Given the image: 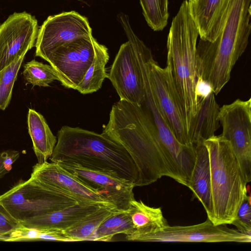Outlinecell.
Here are the masks:
<instances>
[{
  "label": "cell",
  "mask_w": 251,
  "mask_h": 251,
  "mask_svg": "<svg viewBox=\"0 0 251 251\" xmlns=\"http://www.w3.org/2000/svg\"><path fill=\"white\" fill-rule=\"evenodd\" d=\"M213 92L198 99V110L194 119L189 138L190 143L195 146L203 143L215 135L220 124L218 120L220 107Z\"/></svg>",
  "instance_id": "44dd1931"
},
{
  "label": "cell",
  "mask_w": 251,
  "mask_h": 251,
  "mask_svg": "<svg viewBox=\"0 0 251 251\" xmlns=\"http://www.w3.org/2000/svg\"><path fill=\"white\" fill-rule=\"evenodd\" d=\"M142 13L148 25L154 31L162 30L169 17L168 0H139Z\"/></svg>",
  "instance_id": "484cf974"
},
{
  "label": "cell",
  "mask_w": 251,
  "mask_h": 251,
  "mask_svg": "<svg viewBox=\"0 0 251 251\" xmlns=\"http://www.w3.org/2000/svg\"><path fill=\"white\" fill-rule=\"evenodd\" d=\"M196 160L187 187L193 194V199H198L202 204L211 220L212 203L210 186V168L209 154L203 143L195 146Z\"/></svg>",
  "instance_id": "ffe728a7"
},
{
  "label": "cell",
  "mask_w": 251,
  "mask_h": 251,
  "mask_svg": "<svg viewBox=\"0 0 251 251\" xmlns=\"http://www.w3.org/2000/svg\"><path fill=\"white\" fill-rule=\"evenodd\" d=\"M129 40L135 50L143 76L145 96L142 104L153 121L160 136L171 150L183 159L194 162L195 146L182 145L176 139L152 88L147 65V58L152 53L151 50L136 35H131Z\"/></svg>",
  "instance_id": "8fae6325"
},
{
  "label": "cell",
  "mask_w": 251,
  "mask_h": 251,
  "mask_svg": "<svg viewBox=\"0 0 251 251\" xmlns=\"http://www.w3.org/2000/svg\"><path fill=\"white\" fill-rule=\"evenodd\" d=\"M100 44L93 36L78 39L58 47L43 59L55 71L63 86L76 90Z\"/></svg>",
  "instance_id": "ba28073f"
},
{
  "label": "cell",
  "mask_w": 251,
  "mask_h": 251,
  "mask_svg": "<svg viewBox=\"0 0 251 251\" xmlns=\"http://www.w3.org/2000/svg\"><path fill=\"white\" fill-rule=\"evenodd\" d=\"M78 202L75 199L47 188L31 177L19 181L0 195V203L20 223Z\"/></svg>",
  "instance_id": "8992f818"
},
{
  "label": "cell",
  "mask_w": 251,
  "mask_h": 251,
  "mask_svg": "<svg viewBox=\"0 0 251 251\" xmlns=\"http://www.w3.org/2000/svg\"><path fill=\"white\" fill-rule=\"evenodd\" d=\"M52 162H65L126 180L136 186L137 168L128 152L103 133L78 127L63 126L50 157Z\"/></svg>",
  "instance_id": "7a4b0ae2"
},
{
  "label": "cell",
  "mask_w": 251,
  "mask_h": 251,
  "mask_svg": "<svg viewBox=\"0 0 251 251\" xmlns=\"http://www.w3.org/2000/svg\"><path fill=\"white\" fill-rule=\"evenodd\" d=\"M25 55L0 71V109L4 110L11 99L14 82Z\"/></svg>",
  "instance_id": "83f0119b"
},
{
  "label": "cell",
  "mask_w": 251,
  "mask_h": 251,
  "mask_svg": "<svg viewBox=\"0 0 251 251\" xmlns=\"http://www.w3.org/2000/svg\"><path fill=\"white\" fill-rule=\"evenodd\" d=\"M102 133L130 155L139 173L136 186L151 184L166 176L188 187L195 164L171 150L143 105L121 100L114 103Z\"/></svg>",
  "instance_id": "6da1fadb"
},
{
  "label": "cell",
  "mask_w": 251,
  "mask_h": 251,
  "mask_svg": "<svg viewBox=\"0 0 251 251\" xmlns=\"http://www.w3.org/2000/svg\"><path fill=\"white\" fill-rule=\"evenodd\" d=\"M251 0H232L223 27L213 42L197 44V77L218 95L229 81L232 70L245 52L251 33Z\"/></svg>",
  "instance_id": "3957f363"
},
{
  "label": "cell",
  "mask_w": 251,
  "mask_h": 251,
  "mask_svg": "<svg viewBox=\"0 0 251 251\" xmlns=\"http://www.w3.org/2000/svg\"><path fill=\"white\" fill-rule=\"evenodd\" d=\"M107 78L120 100L135 105L142 104L145 96L143 76L135 50L130 40L120 46Z\"/></svg>",
  "instance_id": "4fadbf2b"
},
{
  "label": "cell",
  "mask_w": 251,
  "mask_h": 251,
  "mask_svg": "<svg viewBox=\"0 0 251 251\" xmlns=\"http://www.w3.org/2000/svg\"><path fill=\"white\" fill-rule=\"evenodd\" d=\"M21 226L0 203V241H8L11 235Z\"/></svg>",
  "instance_id": "f1b7e54d"
},
{
  "label": "cell",
  "mask_w": 251,
  "mask_h": 251,
  "mask_svg": "<svg viewBox=\"0 0 251 251\" xmlns=\"http://www.w3.org/2000/svg\"><path fill=\"white\" fill-rule=\"evenodd\" d=\"M133 230L130 208L128 210L115 211L99 226L93 241H109L116 234L126 235Z\"/></svg>",
  "instance_id": "d4e9b609"
},
{
  "label": "cell",
  "mask_w": 251,
  "mask_h": 251,
  "mask_svg": "<svg viewBox=\"0 0 251 251\" xmlns=\"http://www.w3.org/2000/svg\"><path fill=\"white\" fill-rule=\"evenodd\" d=\"M147 65L152 88L174 135L181 144L194 146L188 138L182 104L170 67H161L152 53L147 58Z\"/></svg>",
  "instance_id": "30bf717a"
},
{
  "label": "cell",
  "mask_w": 251,
  "mask_h": 251,
  "mask_svg": "<svg viewBox=\"0 0 251 251\" xmlns=\"http://www.w3.org/2000/svg\"><path fill=\"white\" fill-rule=\"evenodd\" d=\"M109 59L108 49L100 44L92 64L76 90L82 94H91L99 90L104 79L108 77L105 66Z\"/></svg>",
  "instance_id": "603a6c76"
},
{
  "label": "cell",
  "mask_w": 251,
  "mask_h": 251,
  "mask_svg": "<svg viewBox=\"0 0 251 251\" xmlns=\"http://www.w3.org/2000/svg\"><path fill=\"white\" fill-rule=\"evenodd\" d=\"M9 152V150L2 151L0 153V179L3 177L12 169L6 167L4 161Z\"/></svg>",
  "instance_id": "1f68e13d"
},
{
  "label": "cell",
  "mask_w": 251,
  "mask_h": 251,
  "mask_svg": "<svg viewBox=\"0 0 251 251\" xmlns=\"http://www.w3.org/2000/svg\"><path fill=\"white\" fill-rule=\"evenodd\" d=\"M103 206L105 205L96 203L78 202L58 210L32 217L20 224L29 228L64 230L79 223Z\"/></svg>",
  "instance_id": "ac0fdd59"
},
{
  "label": "cell",
  "mask_w": 251,
  "mask_h": 251,
  "mask_svg": "<svg viewBox=\"0 0 251 251\" xmlns=\"http://www.w3.org/2000/svg\"><path fill=\"white\" fill-rule=\"evenodd\" d=\"M199 36L189 1L184 0L173 19L167 36V65L170 68L182 104L189 141L198 110L196 47Z\"/></svg>",
  "instance_id": "277c9868"
},
{
  "label": "cell",
  "mask_w": 251,
  "mask_h": 251,
  "mask_svg": "<svg viewBox=\"0 0 251 251\" xmlns=\"http://www.w3.org/2000/svg\"><path fill=\"white\" fill-rule=\"evenodd\" d=\"M39 27L25 11L14 12L0 25V71L35 47Z\"/></svg>",
  "instance_id": "7c38bea8"
},
{
  "label": "cell",
  "mask_w": 251,
  "mask_h": 251,
  "mask_svg": "<svg viewBox=\"0 0 251 251\" xmlns=\"http://www.w3.org/2000/svg\"><path fill=\"white\" fill-rule=\"evenodd\" d=\"M196 95L197 99L205 97L213 92L211 86L201 78L198 77L196 84Z\"/></svg>",
  "instance_id": "4dcf8cb0"
},
{
  "label": "cell",
  "mask_w": 251,
  "mask_h": 251,
  "mask_svg": "<svg viewBox=\"0 0 251 251\" xmlns=\"http://www.w3.org/2000/svg\"><path fill=\"white\" fill-rule=\"evenodd\" d=\"M30 177L47 188L75 199L79 202L99 203L116 210L114 206L97 191L56 163H37L32 168Z\"/></svg>",
  "instance_id": "9a60e30c"
},
{
  "label": "cell",
  "mask_w": 251,
  "mask_h": 251,
  "mask_svg": "<svg viewBox=\"0 0 251 251\" xmlns=\"http://www.w3.org/2000/svg\"><path fill=\"white\" fill-rule=\"evenodd\" d=\"M236 219L245 224L251 226V197L248 195L241 204Z\"/></svg>",
  "instance_id": "f546056e"
},
{
  "label": "cell",
  "mask_w": 251,
  "mask_h": 251,
  "mask_svg": "<svg viewBox=\"0 0 251 251\" xmlns=\"http://www.w3.org/2000/svg\"><path fill=\"white\" fill-rule=\"evenodd\" d=\"M76 0L82 2L83 3H86L85 1L84 0Z\"/></svg>",
  "instance_id": "d6a6232c"
},
{
  "label": "cell",
  "mask_w": 251,
  "mask_h": 251,
  "mask_svg": "<svg viewBox=\"0 0 251 251\" xmlns=\"http://www.w3.org/2000/svg\"><path fill=\"white\" fill-rule=\"evenodd\" d=\"M27 122L38 163L47 161L56 145V137L53 134L44 116L35 110L28 109Z\"/></svg>",
  "instance_id": "7402d4cb"
},
{
  "label": "cell",
  "mask_w": 251,
  "mask_h": 251,
  "mask_svg": "<svg viewBox=\"0 0 251 251\" xmlns=\"http://www.w3.org/2000/svg\"><path fill=\"white\" fill-rule=\"evenodd\" d=\"M92 36L88 19L75 11L49 16L39 27L35 55L44 59L60 46Z\"/></svg>",
  "instance_id": "9c48e42d"
},
{
  "label": "cell",
  "mask_w": 251,
  "mask_h": 251,
  "mask_svg": "<svg viewBox=\"0 0 251 251\" xmlns=\"http://www.w3.org/2000/svg\"><path fill=\"white\" fill-rule=\"evenodd\" d=\"M80 181L97 191L116 211L128 210L134 200V185L117 177L65 162L56 163Z\"/></svg>",
  "instance_id": "2e32d148"
},
{
  "label": "cell",
  "mask_w": 251,
  "mask_h": 251,
  "mask_svg": "<svg viewBox=\"0 0 251 251\" xmlns=\"http://www.w3.org/2000/svg\"><path fill=\"white\" fill-rule=\"evenodd\" d=\"M221 135L232 147L248 182L251 180V99H237L220 107Z\"/></svg>",
  "instance_id": "52a82bcc"
},
{
  "label": "cell",
  "mask_w": 251,
  "mask_h": 251,
  "mask_svg": "<svg viewBox=\"0 0 251 251\" xmlns=\"http://www.w3.org/2000/svg\"><path fill=\"white\" fill-rule=\"evenodd\" d=\"M130 211L134 230L125 235L127 241L143 242L169 226L160 207L149 206L141 201H132Z\"/></svg>",
  "instance_id": "d6986e66"
},
{
  "label": "cell",
  "mask_w": 251,
  "mask_h": 251,
  "mask_svg": "<svg viewBox=\"0 0 251 251\" xmlns=\"http://www.w3.org/2000/svg\"><path fill=\"white\" fill-rule=\"evenodd\" d=\"M189 2H193L196 1L197 0H188Z\"/></svg>",
  "instance_id": "836d02e7"
},
{
  "label": "cell",
  "mask_w": 251,
  "mask_h": 251,
  "mask_svg": "<svg viewBox=\"0 0 251 251\" xmlns=\"http://www.w3.org/2000/svg\"><path fill=\"white\" fill-rule=\"evenodd\" d=\"M143 242L250 243L251 236L229 228L226 225H215L207 218L205 222L195 225H169L163 231L148 237Z\"/></svg>",
  "instance_id": "5bb4252c"
},
{
  "label": "cell",
  "mask_w": 251,
  "mask_h": 251,
  "mask_svg": "<svg viewBox=\"0 0 251 251\" xmlns=\"http://www.w3.org/2000/svg\"><path fill=\"white\" fill-rule=\"evenodd\" d=\"M23 74L25 80L33 86L48 87L53 81H59L55 71L50 65L35 59L24 65Z\"/></svg>",
  "instance_id": "4316f807"
},
{
  "label": "cell",
  "mask_w": 251,
  "mask_h": 251,
  "mask_svg": "<svg viewBox=\"0 0 251 251\" xmlns=\"http://www.w3.org/2000/svg\"><path fill=\"white\" fill-rule=\"evenodd\" d=\"M115 211L111 208L103 206L71 227L58 231L63 236L69 238L72 242L93 241L94 236L99 226Z\"/></svg>",
  "instance_id": "cb8c5ba5"
},
{
  "label": "cell",
  "mask_w": 251,
  "mask_h": 251,
  "mask_svg": "<svg viewBox=\"0 0 251 251\" xmlns=\"http://www.w3.org/2000/svg\"><path fill=\"white\" fill-rule=\"evenodd\" d=\"M232 0H197L189 2L200 39L213 42L220 34Z\"/></svg>",
  "instance_id": "e0dca14e"
},
{
  "label": "cell",
  "mask_w": 251,
  "mask_h": 251,
  "mask_svg": "<svg viewBox=\"0 0 251 251\" xmlns=\"http://www.w3.org/2000/svg\"><path fill=\"white\" fill-rule=\"evenodd\" d=\"M209 158L212 203L211 221L215 225H231L248 195L247 182L229 142L214 135L203 142Z\"/></svg>",
  "instance_id": "5b68a950"
}]
</instances>
